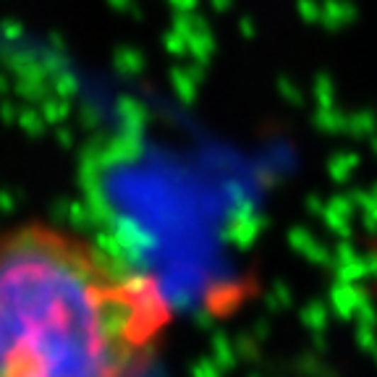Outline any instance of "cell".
Returning <instances> with one entry per match:
<instances>
[{
    "instance_id": "cell-1",
    "label": "cell",
    "mask_w": 377,
    "mask_h": 377,
    "mask_svg": "<svg viewBox=\"0 0 377 377\" xmlns=\"http://www.w3.org/2000/svg\"><path fill=\"white\" fill-rule=\"evenodd\" d=\"M176 301L160 275L52 220L0 231V377H142Z\"/></svg>"
}]
</instances>
